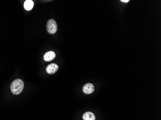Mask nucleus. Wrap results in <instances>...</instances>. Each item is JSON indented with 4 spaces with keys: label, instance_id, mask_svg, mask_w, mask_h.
Listing matches in <instances>:
<instances>
[{
    "label": "nucleus",
    "instance_id": "nucleus-8",
    "mask_svg": "<svg viewBox=\"0 0 161 120\" xmlns=\"http://www.w3.org/2000/svg\"><path fill=\"white\" fill-rule=\"evenodd\" d=\"M121 2H123L124 3H127L129 2V0H121Z\"/></svg>",
    "mask_w": 161,
    "mask_h": 120
},
{
    "label": "nucleus",
    "instance_id": "nucleus-6",
    "mask_svg": "<svg viewBox=\"0 0 161 120\" xmlns=\"http://www.w3.org/2000/svg\"><path fill=\"white\" fill-rule=\"evenodd\" d=\"M82 118L84 120H95L96 117L93 113L88 111L84 113Z\"/></svg>",
    "mask_w": 161,
    "mask_h": 120
},
{
    "label": "nucleus",
    "instance_id": "nucleus-2",
    "mask_svg": "<svg viewBox=\"0 0 161 120\" xmlns=\"http://www.w3.org/2000/svg\"><path fill=\"white\" fill-rule=\"evenodd\" d=\"M47 29L49 34L56 33L57 30V25L54 19H51L48 20L47 24Z\"/></svg>",
    "mask_w": 161,
    "mask_h": 120
},
{
    "label": "nucleus",
    "instance_id": "nucleus-1",
    "mask_svg": "<svg viewBox=\"0 0 161 120\" xmlns=\"http://www.w3.org/2000/svg\"><path fill=\"white\" fill-rule=\"evenodd\" d=\"M24 82L20 79H17L13 82L10 86L11 91L14 95H19L23 91Z\"/></svg>",
    "mask_w": 161,
    "mask_h": 120
},
{
    "label": "nucleus",
    "instance_id": "nucleus-3",
    "mask_svg": "<svg viewBox=\"0 0 161 120\" xmlns=\"http://www.w3.org/2000/svg\"><path fill=\"white\" fill-rule=\"evenodd\" d=\"M94 90V86L91 83L86 84L82 88V91L86 94H92Z\"/></svg>",
    "mask_w": 161,
    "mask_h": 120
},
{
    "label": "nucleus",
    "instance_id": "nucleus-4",
    "mask_svg": "<svg viewBox=\"0 0 161 120\" xmlns=\"http://www.w3.org/2000/svg\"><path fill=\"white\" fill-rule=\"evenodd\" d=\"M59 69V66L56 63H51L48 65L46 68V71L50 75L54 74L57 72Z\"/></svg>",
    "mask_w": 161,
    "mask_h": 120
},
{
    "label": "nucleus",
    "instance_id": "nucleus-7",
    "mask_svg": "<svg viewBox=\"0 0 161 120\" xmlns=\"http://www.w3.org/2000/svg\"><path fill=\"white\" fill-rule=\"evenodd\" d=\"M34 6V3L31 0H27L24 4V7L27 11H30L33 9Z\"/></svg>",
    "mask_w": 161,
    "mask_h": 120
},
{
    "label": "nucleus",
    "instance_id": "nucleus-5",
    "mask_svg": "<svg viewBox=\"0 0 161 120\" xmlns=\"http://www.w3.org/2000/svg\"><path fill=\"white\" fill-rule=\"evenodd\" d=\"M56 57V53L53 51H49L46 52L43 56V59L46 62H50L54 60Z\"/></svg>",
    "mask_w": 161,
    "mask_h": 120
}]
</instances>
